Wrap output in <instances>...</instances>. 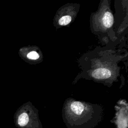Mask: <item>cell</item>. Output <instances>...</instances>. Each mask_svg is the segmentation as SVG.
Masks as SVG:
<instances>
[{"label":"cell","instance_id":"obj_5","mask_svg":"<svg viewBox=\"0 0 128 128\" xmlns=\"http://www.w3.org/2000/svg\"><path fill=\"white\" fill-rule=\"evenodd\" d=\"M72 20V18L70 16H62L58 20V24L60 26H66L69 24Z\"/></svg>","mask_w":128,"mask_h":128},{"label":"cell","instance_id":"obj_2","mask_svg":"<svg viewBox=\"0 0 128 128\" xmlns=\"http://www.w3.org/2000/svg\"><path fill=\"white\" fill-rule=\"evenodd\" d=\"M15 126L18 128H42L37 112L28 104L19 108L14 116Z\"/></svg>","mask_w":128,"mask_h":128},{"label":"cell","instance_id":"obj_4","mask_svg":"<svg viewBox=\"0 0 128 128\" xmlns=\"http://www.w3.org/2000/svg\"><path fill=\"white\" fill-rule=\"evenodd\" d=\"M114 22L112 14L109 12H106L104 14L102 18V23L106 28H110L112 26Z\"/></svg>","mask_w":128,"mask_h":128},{"label":"cell","instance_id":"obj_6","mask_svg":"<svg viewBox=\"0 0 128 128\" xmlns=\"http://www.w3.org/2000/svg\"><path fill=\"white\" fill-rule=\"evenodd\" d=\"M26 57L30 60H36L39 58V54L35 51H31L27 54Z\"/></svg>","mask_w":128,"mask_h":128},{"label":"cell","instance_id":"obj_1","mask_svg":"<svg viewBox=\"0 0 128 128\" xmlns=\"http://www.w3.org/2000/svg\"><path fill=\"white\" fill-rule=\"evenodd\" d=\"M102 118L100 108L79 101H72L67 104L62 112L64 122L68 128H94Z\"/></svg>","mask_w":128,"mask_h":128},{"label":"cell","instance_id":"obj_3","mask_svg":"<svg viewBox=\"0 0 128 128\" xmlns=\"http://www.w3.org/2000/svg\"><path fill=\"white\" fill-rule=\"evenodd\" d=\"M111 72L109 70L105 68L96 69L92 72V77L98 80L108 78L111 76Z\"/></svg>","mask_w":128,"mask_h":128}]
</instances>
